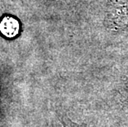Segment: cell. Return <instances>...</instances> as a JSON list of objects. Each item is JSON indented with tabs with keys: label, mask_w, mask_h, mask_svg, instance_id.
Segmentation results:
<instances>
[{
	"label": "cell",
	"mask_w": 128,
	"mask_h": 127,
	"mask_svg": "<svg viewBox=\"0 0 128 127\" xmlns=\"http://www.w3.org/2000/svg\"><path fill=\"white\" fill-rule=\"evenodd\" d=\"M2 33L8 37L15 36L19 30V25L17 20L12 17H6L1 22Z\"/></svg>",
	"instance_id": "cell-1"
}]
</instances>
